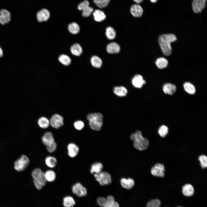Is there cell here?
I'll return each instance as SVG.
<instances>
[{
    "label": "cell",
    "instance_id": "cell-1",
    "mask_svg": "<svg viewBox=\"0 0 207 207\" xmlns=\"http://www.w3.org/2000/svg\"><path fill=\"white\" fill-rule=\"evenodd\" d=\"M177 39L176 36L172 34H162L158 39V42L161 49L166 56L170 55L172 53L171 43L175 42Z\"/></svg>",
    "mask_w": 207,
    "mask_h": 207
},
{
    "label": "cell",
    "instance_id": "cell-2",
    "mask_svg": "<svg viewBox=\"0 0 207 207\" xmlns=\"http://www.w3.org/2000/svg\"><path fill=\"white\" fill-rule=\"evenodd\" d=\"M130 139L134 141L133 145L136 149L140 151L146 150L149 145V141L146 138L143 137L141 132L137 131L132 134Z\"/></svg>",
    "mask_w": 207,
    "mask_h": 207
},
{
    "label": "cell",
    "instance_id": "cell-3",
    "mask_svg": "<svg viewBox=\"0 0 207 207\" xmlns=\"http://www.w3.org/2000/svg\"><path fill=\"white\" fill-rule=\"evenodd\" d=\"M103 116L100 113L90 114L88 115L87 119L91 128L93 130L99 131L103 123Z\"/></svg>",
    "mask_w": 207,
    "mask_h": 207
},
{
    "label": "cell",
    "instance_id": "cell-4",
    "mask_svg": "<svg viewBox=\"0 0 207 207\" xmlns=\"http://www.w3.org/2000/svg\"><path fill=\"white\" fill-rule=\"evenodd\" d=\"M32 175L33 183L36 188L38 190L41 189L46 184L44 172L39 168H36L32 171Z\"/></svg>",
    "mask_w": 207,
    "mask_h": 207
},
{
    "label": "cell",
    "instance_id": "cell-5",
    "mask_svg": "<svg viewBox=\"0 0 207 207\" xmlns=\"http://www.w3.org/2000/svg\"><path fill=\"white\" fill-rule=\"evenodd\" d=\"M41 139L42 143L46 147L47 149L49 152L53 153L56 150L57 144L51 132L45 133L42 136Z\"/></svg>",
    "mask_w": 207,
    "mask_h": 207
},
{
    "label": "cell",
    "instance_id": "cell-6",
    "mask_svg": "<svg viewBox=\"0 0 207 207\" xmlns=\"http://www.w3.org/2000/svg\"><path fill=\"white\" fill-rule=\"evenodd\" d=\"M97 202L99 206L102 207H119L118 204L111 195L108 196L106 199L103 197L99 198Z\"/></svg>",
    "mask_w": 207,
    "mask_h": 207
},
{
    "label": "cell",
    "instance_id": "cell-7",
    "mask_svg": "<svg viewBox=\"0 0 207 207\" xmlns=\"http://www.w3.org/2000/svg\"><path fill=\"white\" fill-rule=\"evenodd\" d=\"M94 176L95 179L101 185H109L112 181L110 175L106 172H101L98 173H95Z\"/></svg>",
    "mask_w": 207,
    "mask_h": 207
},
{
    "label": "cell",
    "instance_id": "cell-8",
    "mask_svg": "<svg viewBox=\"0 0 207 207\" xmlns=\"http://www.w3.org/2000/svg\"><path fill=\"white\" fill-rule=\"evenodd\" d=\"M29 163L28 158L25 155H22L14 163V169L18 171L24 170L28 166Z\"/></svg>",
    "mask_w": 207,
    "mask_h": 207
},
{
    "label": "cell",
    "instance_id": "cell-9",
    "mask_svg": "<svg viewBox=\"0 0 207 207\" xmlns=\"http://www.w3.org/2000/svg\"><path fill=\"white\" fill-rule=\"evenodd\" d=\"M89 5V2L87 0H84L78 5V9L79 10L82 11V15L84 17L90 16L93 12V8Z\"/></svg>",
    "mask_w": 207,
    "mask_h": 207
},
{
    "label": "cell",
    "instance_id": "cell-10",
    "mask_svg": "<svg viewBox=\"0 0 207 207\" xmlns=\"http://www.w3.org/2000/svg\"><path fill=\"white\" fill-rule=\"evenodd\" d=\"M165 168L164 165L158 163L152 167L151 172L152 175L154 176L163 177L165 175Z\"/></svg>",
    "mask_w": 207,
    "mask_h": 207
},
{
    "label": "cell",
    "instance_id": "cell-11",
    "mask_svg": "<svg viewBox=\"0 0 207 207\" xmlns=\"http://www.w3.org/2000/svg\"><path fill=\"white\" fill-rule=\"evenodd\" d=\"M73 193L79 197L85 196L87 194V190L80 183H77L73 185L72 187Z\"/></svg>",
    "mask_w": 207,
    "mask_h": 207
},
{
    "label": "cell",
    "instance_id": "cell-12",
    "mask_svg": "<svg viewBox=\"0 0 207 207\" xmlns=\"http://www.w3.org/2000/svg\"><path fill=\"white\" fill-rule=\"evenodd\" d=\"M63 120L62 116L57 114H55L50 119V124L52 127L58 129L63 125Z\"/></svg>",
    "mask_w": 207,
    "mask_h": 207
},
{
    "label": "cell",
    "instance_id": "cell-13",
    "mask_svg": "<svg viewBox=\"0 0 207 207\" xmlns=\"http://www.w3.org/2000/svg\"><path fill=\"white\" fill-rule=\"evenodd\" d=\"M207 0H193L192 8L194 12L196 13H200L205 7Z\"/></svg>",
    "mask_w": 207,
    "mask_h": 207
},
{
    "label": "cell",
    "instance_id": "cell-14",
    "mask_svg": "<svg viewBox=\"0 0 207 207\" xmlns=\"http://www.w3.org/2000/svg\"><path fill=\"white\" fill-rule=\"evenodd\" d=\"M50 17L49 11L45 8H43L39 11L37 13V20L40 22L47 21Z\"/></svg>",
    "mask_w": 207,
    "mask_h": 207
},
{
    "label": "cell",
    "instance_id": "cell-15",
    "mask_svg": "<svg viewBox=\"0 0 207 207\" xmlns=\"http://www.w3.org/2000/svg\"><path fill=\"white\" fill-rule=\"evenodd\" d=\"M11 20V14L6 9L0 11V23L2 25L8 23Z\"/></svg>",
    "mask_w": 207,
    "mask_h": 207
},
{
    "label": "cell",
    "instance_id": "cell-16",
    "mask_svg": "<svg viewBox=\"0 0 207 207\" xmlns=\"http://www.w3.org/2000/svg\"><path fill=\"white\" fill-rule=\"evenodd\" d=\"M68 153V156L73 158L78 154L79 148L78 146L74 143H69L67 146Z\"/></svg>",
    "mask_w": 207,
    "mask_h": 207
},
{
    "label": "cell",
    "instance_id": "cell-17",
    "mask_svg": "<svg viewBox=\"0 0 207 207\" xmlns=\"http://www.w3.org/2000/svg\"><path fill=\"white\" fill-rule=\"evenodd\" d=\"M130 12L134 17H140L142 16L143 10L140 5L138 4H135L131 6Z\"/></svg>",
    "mask_w": 207,
    "mask_h": 207
},
{
    "label": "cell",
    "instance_id": "cell-18",
    "mask_svg": "<svg viewBox=\"0 0 207 207\" xmlns=\"http://www.w3.org/2000/svg\"><path fill=\"white\" fill-rule=\"evenodd\" d=\"M132 83L135 87L140 88L145 84L146 82L141 75L137 74L133 78Z\"/></svg>",
    "mask_w": 207,
    "mask_h": 207
},
{
    "label": "cell",
    "instance_id": "cell-19",
    "mask_svg": "<svg viewBox=\"0 0 207 207\" xmlns=\"http://www.w3.org/2000/svg\"><path fill=\"white\" fill-rule=\"evenodd\" d=\"M162 89L165 94L171 95L174 94L176 92L177 87L176 85L174 84L167 83L164 85Z\"/></svg>",
    "mask_w": 207,
    "mask_h": 207
},
{
    "label": "cell",
    "instance_id": "cell-20",
    "mask_svg": "<svg viewBox=\"0 0 207 207\" xmlns=\"http://www.w3.org/2000/svg\"><path fill=\"white\" fill-rule=\"evenodd\" d=\"M106 49L108 53L111 54H115L119 52L120 47L117 43L115 42H112L109 43L107 45Z\"/></svg>",
    "mask_w": 207,
    "mask_h": 207
},
{
    "label": "cell",
    "instance_id": "cell-21",
    "mask_svg": "<svg viewBox=\"0 0 207 207\" xmlns=\"http://www.w3.org/2000/svg\"><path fill=\"white\" fill-rule=\"evenodd\" d=\"M120 183L122 186L127 189H131L133 187L135 184L133 180L130 178L128 179L122 178L120 180Z\"/></svg>",
    "mask_w": 207,
    "mask_h": 207
},
{
    "label": "cell",
    "instance_id": "cell-22",
    "mask_svg": "<svg viewBox=\"0 0 207 207\" xmlns=\"http://www.w3.org/2000/svg\"><path fill=\"white\" fill-rule=\"evenodd\" d=\"M182 193L185 196H191L194 193V189L193 186L189 184L185 185L182 188Z\"/></svg>",
    "mask_w": 207,
    "mask_h": 207
},
{
    "label": "cell",
    "instance_id": "cell-23",
    "mask_svg": "<svg viewBox=\"0 0 207 207\" xmlns=\"http://www.w3.org/2000/svg\"><path fill=\"white\" fill-rule=\"evenodd\" d=\"M94 20L98 22H101L104 20L106 16L104 13L99 9L95 10L93 13Z\"/></svg>",
    "mask_w": 207,
    "mask_h": 207
},
{
    "label": "cell",
    "instance_id": "cell-24",
    "mask_svg": "<svg viewBox=\"0 0 207 207\" xmlns=\"http://www.w3.org/2000/svg\"><path fill=\"white\" fill-rule=\"evenodd\" d=\"M183 87L185 91L188 93L193 95L196 92L195 87L191 83L189 82H186L184 84Z\"/></svg>",
    "mask_w": 207,
    "mask_h": 207
},
{
    "label": "cell",
    "instance_id": "cell-25",
    "mask_svg": "<svg viewBox=\"0 0 207 207\" xmlns=\"http://www.w3.org/2000/svg\"><path fill=\"white\" fill-rule=\"evenodd\" d=\"M45 179L47 181L53 182L55 179L56 175L55 172L53 170H48L44 172Z\"/></svg>",
    "mask_w": 207,
    "mask_h": 207
},
{
    "label": "cell",
    "instance_id": "cell-26",
    "mask_svg": "<svg viewBox=\"0 0 207 207\" xmlns=\"http://www.w3.org/2000/svg\"><path fill=\"white\" fill-rule=\"evenodd\" d=\"M45 162L46 165L49 168H54L57 164V160L56 158L51 156H48L46 157Z\"/></svg>",
    "mask_w": 207,
    "mask_h": 207
},
{
    "label": "cell",
    "instance_id": "cell-27",
    "mask_svg": "<svg viewBox=\"0 0 207 207\" xmlns=\"http://www.w3.org/2000/svg\"><path fill=\"white\" fill-rule=\"evenodd\" d=\"M114 92L117 96L123 97L126 95L127 93V89L124 87H116L114 88Z\"/></svg>",
    "mask_w": 207,
    "mask_h": 207
},
{
    "label": "cell",
    "instance_id": "cell-28",
    "mask_svg": "<svg viewBox=\"0 0 207 207\" xmlns=\"http://www.w3.org/2000/svg\"><path fill=\"white\" fill-rule=\"evenodd\" d=\"M75 204L74 199L71 196H66L63 199V205L64 207H73Z\"/></svg>",
    "mask_w": 207,
    "mask_h": 207
},
{
    "label": "cell",
    "instance_id": "cell-29",
    "mask_svg": "<svg viewBox=\"0 0 207 207\" xmlns=\"http://www.w3.org/2000/svg\"><path fill=\"white\" fill-rule=\"evenodd\" d=\"M155 63L157 67L160 69L166 68L168 64V60L163 57L158 58Z\"/></svg>",
    "mask_w": 207,
    "mask_h": 207
},
{
    "label": "cell",
    "instance_id": "cell-30",
    "mask_svg": "<svg viewBox=\"0 0 207 207\" xmlns=\"http://www.w3.org/2000/svg\"><path fill=\"white\" fill-rule=\"evenodd\" d=\"M70 51L73 55L79 56L82 53V49L80 45L78 43L74 44L71 47Z\"/></svg>",
    "mask_w": 207,
    "mask_h": 207
},
{
    "label": "cell",
    "instance_id": "cell-31",
    "mask_svg": "<svg viewBox=\"0 0 207 207\" xmlns=\"http://www.w3.org/2000/svg\"><path fill=\"white\" fill-rule=\"evenodd\" d=\"M38 124L41 128L46 129L49 126L50 121L46 118L42 117L40 118L38 121Z\"/></svg>",
    "mask_w": 207,
    "mask_h": 207
},
{
    "label": "cell",
    "instance_id": "cell-32",
    "mask_svg": "<svg viewBox=\"0 0 207 207\" xmlns=\"http://www.w3.org/2000/svg\"><path fill=\"white\" fill-rule=\"evenodd\" d=\"M103 168V165L101 163L96 162L92 165L90 169V172L92 174L94 172L95 173H98L101 172Z\"/></svg>",
    "mask_w": 207,
    "mask_h": 207
},
{
    "label": "cell",
    "instance_id": "cell-33",
    "mask_svg": "<svg viewBox=\"0 0 207 207\" xmlns=\"http://www.w3.org/2000/svg\"><path fill=\"white\" fill-rule=\"evenodd\" d=\"M68 29L70 33L75 34L79 32L80 28L78 25L77 23L73 22L69 24Z\"/></svg>",
    "mask_w": 207,
    "mask_h": 207
},
{
    "label": "cell",
    "instance_id": "cell-34",
    "mask_svg": "<svg viewBox=\"0 0 207 207\" xmlns=\"http://www.w3.org/2000/svg\"><path fill=\"white\" fill-rule=\"evenodd\" d=\"M91 62L93 66L97 68L101 67L102 63L101 60L99 57L95 55L92 57Z\"/></svg>",
    "mask_w": 207,
    "mask_h": 207
},
{
    "label": "cell",
    "instance_id": "cell-35",
    "mask_svg": "<svg viewBox=\"0 0 207 207\" xmlns=\"http://www.w3.org/2000/svg\"><path fill=\"white\" fill-rule=\"evenodd\" d=\"M106 34L107 38L110 40L115 38L116 32L114 29L112 27H108L106 29Z\"/></svg>",
    "mask_w": 207,
    "mask_h": 207
},
{
    "label": "cell",
    "instance_id": "cell-36",
    "mask_svg": "<svg viewBox=\"0 0 207 207\" xmlns=\"http://www.w3.org/2000/svg\"><path fill=\"white\" fill-rule=\"evenodd\" d=\"M58 59L62 64L65 66L68 65L71 62V60L70 57L68 55L64 54L60 55Z\"/></svg>",
    "mask_w": 207,
    "mask_h": 207
},
{
    "label": "cell",
    "instance_id": "cell-37",
    "mask_svg": "<svg viewBox=\"0 0 207 207\" xmlns=\"http://www.w3.org/2000/svg\"><path fill=\"white\" fill-rule=\"evenodd\" d=\"M158 133L161 137H165L168 133V128L165 125H162L159 128L158 130Z\"/></svg>",
    "mask_w": 207,
    "mask_h": 207
},
{
    "label": "cell",
    "instance_id": "cell-38",
    "mask_svg": "<svg viewBox=\"0 0 207 207\" xmlns=\"http://www.w3.org/2000/svg\"><path fill=\"white\" fill-rule=\"evenodd\" d=\"M110 1V0H93V2L100 8L106 7Z\"/></svg>",
    "mask_w": 207,
    "mask_h": 207
},
{
    "label": "cell",
    "instance_id": "cell-39",
    "mask_svg": "<svg viewBox=\"0 0 207 207\" xmlns=\"http://www.w3.org/2000/svg\"><path fill=\"white\" fill-rule=\"evenodd\" d=\"M198 159L200 162V165L202 169L207 167V157L204 155H202L199 156Z\"/></svg>",
    "mask_w": 207,
    "mask_h": 207
},
{
    "label": "cell",
    "instance_id": "cell-40",
    "mask_svg": "<svg viewBox=\"0 0 207 207\" xmlns=\"http://www.w3.org/2000/svg\"><path fill=\"white\" fill-rule=\"evenodd\" d=\"M161 205L160 201L157 199L152 200L147 204L146 207H160Z\"/></svg>",
    "mask_w": 207,
    "mask_h": 207
},
{
    "label": "cell",
    "instance_id": "cell-41",
    "mask_svg": "<svg viewBox=\"0 0 207 207\" xmlns=\"http://www.w3.org/2000/svg\"><path fill=\"white\" fill-rule=\"evenodd\" d=\"M74 126L76 129L80 130L83 129L84 127V124L83 121L78 120L74 123Z\"/></svg>",
    "mask_w": 207,
    "mask_h": 207
},
{
    "label": "cell",
    "instance_id": "cell-42",
    "mask_svg": "<svg viewBox=\"0 0 207 207\" xmlns=\"http://www.w3.org/2000/svg\"><path fill=\"white\" fill-rule=\"evenodd\" d=\"M137 4H139L141 3L143 0H133Z\"/></svg>",
    "mask_w": 207,
    "mask_h": 207
},
{
    "label": "cell",
    "instance_id": "cell-43",
    "mask_svg": "<svg viewBox=\"0 0 207 207\" xmlns=\"http://www.w3.org/2000/svg\"><path fill=\"white\" fill-rule=\"evenodd\" d=\"M3 55V51L2 49L0 47V57H1Z\"/></svg>",
    "mask_w": 207,
    "mask_h": 207
},
{
    "label": "cell",
    "instance_id": "cell-44",
    "mask_svg": "<svg viewBox=\"0 0 207 207\" xmlns=\"http://www.w3.org/2000/svg\"><path fill=\"white\" fill-rule=\"evenodd\" d=\"M158 0H150V1L152 3H156V2Z\"/></svg>",
    "mask_w": 207,
    "mask_h": 207
},
{
    "label": "cell",
    "instance_id": "cell-45",
    "mask_svg": "<svg viewBox=\"0 0 207 207\" xmlns=\"http://www.w3.org/2000/svg\"></svg>",
    "mask_w": 207,
    "mask_h": 207
}]
</instances>
